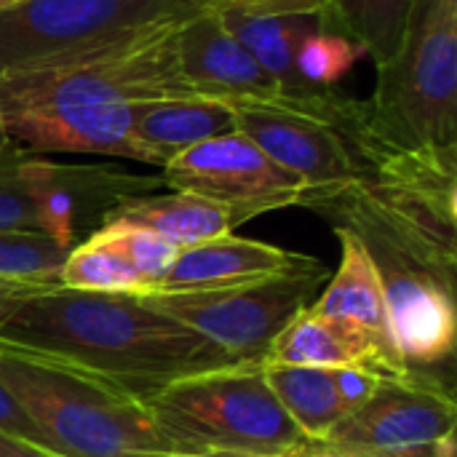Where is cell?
<instances>
[{"mask_svg":"<svg viewBox=\"0 0 457 457\" xmlns=\"http://www.w3.org/2000/svg\"><path fill=\"white\" fill-rule=\"evenodd\" d=\"M236 131L233 104L209 96H169L142 102L131 112L137 163L166 166L179 153Z\"/></svg>","mask_w":457,"mask_h":457,"instance_id":"obj_15","label":"cell"},{"mask_svg":"<svg viewBox=\"0 0 457 457\" xmlns=\"http://www.w3.org/2000/svg\"><path fill=\"white\" fill-rule=\"evenodd\" d=\"M91 233L104 238L112 249H118L126 257V262L142 278L145 292H155L163 284V278L171 270V265L177 260V252H179V246H174L163 236L147 230V228L131 225V222H118V220L102 222Z\"/></svg>","mask_w":457,"mask_h":457,"instance_id":"obj_21","label":"cell"},{"mask_svg":"<svg viewBox=\"0 0 457 457\" xmlns=\"http://www.w3.org/2000/svg\"><path fill=\"white\" fill-rule=\"evenodd\" d=\"M457 150V0H412L396 51L378 64L351 145L359 177L380 153Z\"/></svg>","mask_w":457,"mask_h":457,"instance_id":"obj_3","label":"cell"},{"mask_svg":"<svg viewBox=\"0 0 457 457\" xmlns=\"http://www.w3.org/2000/svg\"><path fill=\"white\" fill-rule=\"evenodd\" d=\"M262 375L289 420L311 442L321 445L345 420L335 394L332 370L262 361Z\"/></svg>","mask_w":457,"mask_h":457,"instance_id":"obj_18","label":"cell"},{"mask_svg":"<svg viewBox=\"0 0 457 457\" xmlns=\"http://www.w3.org/2000/svg\"><path fill=\"white\" fill-rule=\"evenodd\" d=\"M0 380L64 457H174L142 399L48 359L0 348Z\"/></svg>","mask_w":457,"mask_h":457,"instance_id":"obj_4","label":"cell"},{"mask_svg":"<svg viewBox=\"0 0 457 457\" xmlns=\"http://www.w3.org/2000/svg\"><path fill=\"white\" fill-rule=\"evenodd\" d=\"M179 64L198 96L236 102H281V86L222 24L217 11H204L179 24Z\"/></svg>","mask_w":457,"mask_h":457,"instance_id":"obj_11","label":"cell"},{"mask_svg":"<svg viewBox=\"0 0 457 457\" xmlns=\"http://www.w3.org/2000/svg\"><path fill=\"white\" fill-rule=\"evenodd\" d=\"M112 220L147 228L179 249L228 236L233 233V228L241 225V217L233 209L182 190L126 198L102 217V222Z\"/></svg>","mask_w":457,"mask_h":457,"instance_id":"obj_17","label":"cell"},{"mask_svg":"<svg viewBox=\"0 0 457 457\" xmlns=\"http://www.w3.org/2000/svg\"><path fill=\"white\" fill-rule=\"evenodd\" d=\"M335 236L340 241V265L329 276L327 287L321 289V295L313 300L311 308L319 313L340 316V319H348V321L364 327L370 335L378 337V343L388 353L402 359L391 340L386 289H383V278H380V270H378L370 249L364 246V241L356 233L345 230V228H335Z\"/></svg>","mask_w":457,"mask_h":457,"instance_id":"obj_16","label":"cell"},{"mask_svg":"<svg viewBox=\"0 0 457 457\" xmlns=\"http://www.w3.org/2000/svg\"><path fill=\"white\" fill-rule=\"evenodd\" d=\"M0 457H64L54 453L51 447L27 439V436H16L8 431H0Z\"/></svg>","mask_w":457,"mask_h":457,"instance_id":"obj_30","label":"cell"},{"mask_svg":"<svg viewBox=\"0 0 457 457\" xmlns=\"http://www.w3.org/2000/svg\"><path fill=\"white\" fill-rule=\"evenodd\" d=\"M262 361L276 364H297V367H370L383 378H399L410 367L388 353L375 335L364 327L313 311L311 305L300 311L273 340L270 351Z\"/></svg>","mask_w":457,"mask_h":457,"instance_id":"obj_13","label":"cell"},{"mask_svg":"<svg viewBox=\"0 0 457 457\" xmlns=\"http://www.w3.org/2000/svg\"><path fill=\"white\" fill-rule=\"evenodd\" d=\"M35 153L11 145L0 153V230H35L37 225V206L32 195V166Z\"/></svg>","mask_w":457,"mask_h":457,"instance_id":"obj_24","label":"cell"},{"mask_svg":"<svg viewBox=\"0 0 457 457\" xmlns=\"http://www.w3.org/2000/svg\"><path fill=\"white\" fill-rule=\"evenodd\" d=\"M13 142H11V137H8V131H5V126H3V118H0V153L3 150H8Z\"/></svg>","mask_w":457,"mask_h":457,"instance_id":"obj_32","label":"cell"},{"mask_svg":"<svg viewBox=\"0 0 457 457\" xmlns=\"http://www.w3.org/2000/svg\"><path fill=\"white\" fill-rule=\"evenodd\" d=\"M54 287V284H37V281H16V278H0V319H5L19 303L32 297L35 292Z\"/></svg>","mask_w":457,"mask_h":457,"instance_id":"obj_29","label":"cell"},{"mask_svg":"<svg viewBox=\"0 0 457 457\" xmlns=\"http://www.w3.org/2000/svg\"><path fill=\"white\" fill-rule=\"evenodd\" d=\"M193 457H287V455H260V453H206Z\"/></svg>","mask_w":457,"mask_h":457,"instance_id":"obj_31","label":"cell"},{"mask_svg":"<svg viewBox=\"0 0 457 457\" xmlns=\"http://www.w3.org/2000/svg\"><path fill=\"white\" fill-rule=\"evenodd\" d=\"M295 457H345V455H337V453H329V450H313V453H305V455H295Z\"/></svg>","mask_w":457,"mask_h":457,"instance_id":"obj_33","label":"cell"},{"mask_svg":"<svg viewBox=\"0 0 457 457\" xmlns=\"http://www.w3.org/2000/svg\"><path fill=\"white\" fill-rule=\"evenodd\" d=\"M236 131L305 185V198L329 195L359 179V163L337 129L284 102H236ZM300 204V206H303Z\"/></svg>","mask_w":457,"mask_h":457,"instance_id":"obj_10","label":"cell"},{"mask_svg":"<svg viewBox=\"0 0 457 457\" xmlns=\"http://www.w3.org/2000/svg\"><path fill=\"white\" fill-rule=\"evenodd\" d=\"M59 284L80 292H102V295H142V278L126 262V257L112 249L96 233H88L78 241L59 270Z\"/></svg>","mask_w":457,"mask_h":457,"instance_id":"obj_20","label":"cell"},{"mask_svg":"<svg viewBox=\"0 0 457 457\" xmlns=\"http://www.w3.org/2000/svg\"><path fill=\"white\" fill-rule=\"evenodd\" d=\"M0 348L102 378L147 402L171 380L228 367L139 295L46 287L0 319Z\"/></svg>","mask_w":457,"mask_h":457,"instance_id":"obj_2","label":"cell"},{"mask_svg":"<svg viewBox=\"0 0 457 457\" xmlns=\"http://www.w3.org/2000/svg\"><path fill=\"white\" fill-rule=\"evenodd\" d=\"M145 404L174 457L206 453L295 457L321 450L289 420L262 375V361L182 375Z\"/></svg>","mask_w":457,"mask_h":457,"instance_id":"obj_5","label":"cell"},{"mask_svg":"<svg viewBox=\"0 0 457 457\" xmlns=\"http://www.w3.org/2000/svg\"><path fill=\"white\" fill-rule=\"evenodd\" d=\"M308 260V254L228 233L179 249L171 270L155 292H201L252 284L295 270Z\"/></svg>","mask_w":457,"mask_h":457,"instance_id":"obj_14","label":"cell"},{"mask_svg":"<svg viewBox=\"0 0 457 457\" xmlns=\"http://www.w3.org/2000/svg\"><path fill=\"white\" fill-rule=\"evenodd\" d=\"M21 3H27V0H0V11L16 8V5H21Z\"/></svg>","mask_w":457,"mask_h":457,"instance_id":"obj_34","label":"cell"},{"mask_svg":"<svg viewBox=\"0 0 457 457\" xmlns=\"http://www.w3.org/2000/svg\"><path fill=\"white\" fill-rule=\"evenodd\" d=\"M217 0H27L0 11V78L214 11Z\"/></svg>","mask_w":457,"mask_h":457,"instance_id":"obj_7","label":"cell"},{"mask_svg":"<svg viewBox=\"0 0 457 457\" xmlns=\"http://www.w3.org/2000/svg\"><path fill=\"white\" fill-rule=\"evenodd\" d=\"M332 270L311 257L305 265L238 287L201 292H145L147 305L174 319L222 364L262 361L278 332L327 287Z\"/></svg>","mask_w":457,"mask_h":457,"instance_id":"obj_6","label":"cell"},{"mask_svg":"<svg viewBox=\"0 0 457 457\" xmlns=\"http://www.w3.org/2000/svg\"><path fill=\"white\" fill-rule=\"evenodd\" d=\"M386 289L391 340L407 367H431L455 351L453 284L407 268H378Z\"/></svg>","mask_w":457,"mask_h":457,"instance_id":"obj_12","label":"cell"},{"mask_svg":"<svg viewBox=\"0 0 457 457\" xmlns=\"http://www.w3.org/2000/svg\"><path fill=\"white\" fill-rule=\"evenodd\" d=\"M182 24V21H179ZM179 24L0 78V118L27 153H88L137 161L131 112L142 102L198 96L179 64Z\"/></svg>","mask_w":457,"mask_h":457,"instance_id":"obj_1","label":"cell"},{"mask_svg":"<svg viewBox=\"0 0 457 457\" xmlns=\"http://www.w3.org/2000/svg\"><path fill=\"white\" fill-rule=\"evenodd\" d=\"M410 8L412 0H324L316 24L356 43L378 67L396 51Z\"/></svg>","mask_w":457,"mask_h":457,"instance_id":"obj_19","label":"cell"},{"mask_svg":"<svg viewBox=\"0 0 457 457\" xmlns=\"http://www.w3.org/2000/svg\"><path fill=\"white\" fill-rule=\"evenodd\" d=\"M361 48L348 37L329 32L319 24L308 27L295 51V67L300 78L313 88H332L337 86L353 64L361 59Z\"/></svg>","mask_w":457,"mask_h":457,"instance_id":"obj_22","label":"cell"},{"mask_svg":"<svg viewBox=\"0 0 457 457\" xmlns=\"http://www.w3.org/2000/svg\"><path fill=\"white\" fill-rule=\"evenodd\" d=\"M351 457H457L455 434H447L436 442H426V445H415V447H404V450H391V453H367V455H351Z\"/></svg>","mask_w":457,"mask_h":457,"instance_id":"obj_28","label":"cell"},{"mask_svg":"<svg viewBox=\"0 0 457 457\" xmlns=\"http://www.w3.org/2000/svg\"><path fill=\"white\" fill-rule=\"evenodd\" d=\"M380 380H383V375L370 370V367H340V370H332L335 394H337V402H340L345 418L353 410H359L372 396V391L378 388Z\"/></svg>","mask_w":457,"mask_h":457,"instance_id":"obj_25","label":"cell"},{"mask_svg":"<svg viewBox=\"0 0 457 457\" xmlns=\"http://www.w3.org/2000/svg\"><path fill=\"white\" fill-rule=\"evenodd\" d=\"M67 252L35 230H0V278L59 284Z\"/></svg>","mask_w":457,"mask_h":457,"instance_id":"obj_23","label":"cell"},{"mask_svg":"<svg viewBox=\"0 0 457 457\" xmlns=\"http://www.w3.org/2000/svg\"><path fill=\"white\" fill-rule=\"evenodd\" d=\"M0 431H8V434H16V436H27V439L40 442V434L35 431L32 420L24 415V410L19 407V402L13 399V394L3 386V380H0Z\"/></svg>","mask_w":457,"mask_h":457,"instance_id":"obj_27","label":"cell"},{"mask_svg":"<svg viewBox=\"0 0 457 457\" xmlns=\"http://www.w3.org/2000/svg\"><path fill=\"white\" fill-rule=\"evenodd\" d=\"M217 8H238V11L270 13V16H300L316 21L324 8V0H217Z\"/></svg>","mask_w":457,"mask_h":457,"instance_id":"obj_26","label":"cell"},{"mask_svg":"<svg viewBox=\"0 0 457 457\" xmlns=\"http://www.w3.org/2000/svg\"><path fill=\"white\" fill-rule=\"evenodd\" d=\"M161 179L169 190L193 193L233 209L241 222L300 206L308 193L303 179L278 166L241 131L220 134L179 153L161 169Z\"/></svg>","mask_w":457,"mask_h":457,"instance_id":"obj_8","label":"cell"},{"mask_svg":"<svg viewBox=\"0 0 457 457\" xmlns=\"http://www.w3.org/2000/svg\"><path fill=\"white\" fill-rule=\"evenodd\" d=\"M457 404L450 386L410 367L399 378H383L372 396L353 410L321 447L337 455L391 453L455 434Z\"/></svg>","mask_w":457,"mask_h":457,"instance_id":"obj_9","label":"cell"}]
</instances>
